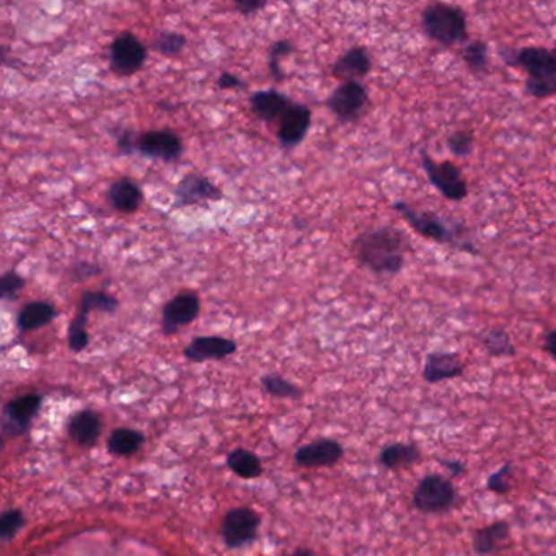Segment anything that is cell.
<instances>
[{
    "instance_id": "d6a6232c",
    "label": "cell",
    "mask_w": 556,
    "mask_h": 556,
    "mask_svg": "<svg viewBox=\"0 0 556 556\" xmlns=\"http://www.w3.org/2000/svg\"><path fill=\"white\" fill-rule=\"evenodd\" d=\"M511 475V464H504V465H502L498 472H494L493 475L488 478V482H486V488H488L490 491H493V493H509L512 488Z\"/></svg>"
},
{
    "instance_id": "44dd1931",
    "label": "cell",
    "mask_w": 556,
    "mask_h": 556,
    "mask_svg": "<svg viewBox=\"0 0 556 556\" xmlns=\"http://www.w3.org/2000/svg\"><path fill=\"white\" fill-rule=\"evenodd\" d=\"M509 537H511L509 524L506 520H498L473 532V550L476 555H491L494 552L502 550Z\"/></svg>"
},
{
    "instance_id": "f546056e",
    "label": "cell",
    "mask_w": 556,
    "mask_h": 556,
    "mask_svg": "<svg viewBox=\"0 0 556 556\" xmlns=\"http://www.w3.org/2000/svg\"><path fill=\"white\" fill-rule=\"evenodd\" d=\"M292 53H294V45H292V41H289V39H279V41H274V43L271 45L268 54V67L273 81H284V72L281 71L279 61H281L282 57H287L289 54Z\"/></svg>"
},
{
    "instance_id": "603a6c76",
    "label": "cell",
    "mask_w": 556,
    "mask_h": 556,
    "mask_svg": "<svg viewBox=\"0 0 556 556\" xmlns=\"http://www.w3.org/2000/svg\"><path fill=\"white\" fill-rule=\"evenodd\" d=\"M421 460V450L416 444H404V442H395L388 444L380 450L378 462L387 470H402L416 465Z\"/></svg>"
},
{
    "instance_id": "9a60e30c",
    "label": "cell",
    "mask_w": 556,
    "mask_h": 556,
    "mask_svg": "<svg viewBox=\"0 0 556 556\" xmlns=\"http://www.w3.org/2000/svg\"><path fill=\"white\" fill-rule=\"evenodd\" d=\"M512 57H506L509 64H517L522 69L529 72V77L538 75H556V57L553 49L545 48H522L517 53L514 51Z\"/></svg>"
},
{
    "instance_id": "4316f807",
    "label": "cell",
    "mask_w": 556,
    "mask_h": 556,
    "mask_svg": "<svg viewBox=\"0 0 556 556\" xmlns=\"http://www.w3.org/2000/svg\"><path fill=\"white\" fill-rule=\"evenodd\" d=\"M185 46H187V36L181 35L178 31H170V30L157 31V35L153 36L151 41V49L165 57L177 56L183 51Z\"/></svg>"
},
{
    "instance_id": "83f0119b",
    "label": "cell",
    "mask_w": 556,
    "mask_h": 556,
    "mask_svg": "<svg viewBox=\"0 0 556 556\" xmlns=\"http://www.w3.org/2000/svg\"><path fill=\"white\" fill-rule=\"evenodd\" d=\"M229 466L242 478H255L261 473L260 460L248 450L237 448L229 456Z\"/></svg>"
},
{
    "instance_id": "ee69618b",
    "label": "cell",
    "mask_w": 556,
    "mask_h": 556,
    "mask_svg": "<svg viewBox=\"0 0 556 556\" xmlns=\"http://www.w3.org/2000/svg\"><path fill=\"white\" fill-rule=\"evenodd\" d=\"M291 556H314V553H310L308 550H299V552H296L294 555Z\"/></svg>"
},
{
    "instance_id": "e0dca14e",
    "label": "cell",
    "mask_w": 556,
    "mask_h": 556,
    "mask_svg": "<svg viewBox=\"0 0 556 556\" xmlns=\"http://www.w3.org/2000/svg\"><path fill=\"white\" fill-rule=\"evenodd\" d=\"M107 199L117 213L133 214L143 204V188L133 178H117L109 185Z\"/></svg>"
},
{
    "instance_id": "7bdbcfd3",
    "label": "cell",
    "mask_w": 556,
    "mask_h": 556,
    "mask_svg": "<svg viewBox=\"0 0 556 556\" xmlns=\"http://www.w3.org/2000/svg\"><path fill=\"white\" fill-rule=\"evenodd\" d=\"M545 350L550 352V356L556 361V332L548 333L545 336Z\"/></svg>"
},
{
    "instance_id": "2e32d148",
    "label": "cell",
    "mask_w": 556,
    "mask_h": 556,
    "mask_svg": "<svg viewBox=\"0 0 556 556\" xmlns=\"http://www.w3.org/2000/svg\"><path fill=\"white\" fill-rule=\"evenodd\" d=\"M372 67L370 54L366 48H351L333 64V75L343 82H359Z\"/></svg>"
},
{
    "instance_id": "3957f363",
    "label": "cell",
    "mask_w": 556,
    "mask_h": 556,
    "mask_svg": "<svg viewBox=\"0 0 556 556\" xmlns=\"http://www.w3.org/2000/svg\"><path fill=\"white\" fill-rule=\"evenodd\" d=\"M458 494L454 483L446 476H424L413 491V506L422 514H446L457 504Z\"/></svg>"
},
{
    "instance_id": "4dcf8cb0",
    "label": "cell",
    "mask_w": 556,
    "mask_h": 556,
    "mask_svg": "<svg viewBox=\"0 0 556 556\" xmlns=\"http://www.w3.org/2000/svg\"><path fill=\"white\" fill-rule=\"evenodd\" d=\"M27 286V279L20 276L15 269H9L0 278V297L4 300H17L23 287Z\"/></svg>"
},
{
    "instance_id": "60d3db41",
    "label": "cell",
    "mask_w": 556,
    "mask_h": 556,
    "mask_svg": "<svg viewBox=\"0 0 556 556\" xmlns=\"http://www.w3.org/2000/svg\"><path fill=\"white\" fill-rule=\"evenodd\" d=\"M266 5H268L266 0H237L235 2V9L239 10V13L243 17H253Z\"/></svg>"
},
{
    "instance_id": "74e56055",
    "label": "cell",
    "mask_w": 556,
    "mask_h": 556,
    "mask_svg": "<svg viewBox=\"0 0 556 556\" xmlns=\"http://www.w3.org/2000/svg\"><path fill=\"white\" fill-rule=\"evenodd\" d=\"M101 274V268L93 261H77L69 269V278L74 282H82L85 279L93 278Z\"/></svg>"
},
{
    "instance_id": "cb8c5ba5",
    "label": "cell",
    "mask_w": 556,
    "mask_h": 556,
    "mask_svg": "<svg viewBox=\"0 0 556 556\" xmlns=\"http://www.w3.org/2000/svg\"><path fill=\"white\" fill-rule=\"evenodd\" d=\"M39 404H41V398L38 395H23L7 404L5 414L9 418V424L13 432L25 430L28 422L33 420V416L38 412Z\"/></svg>"
},
{
    "instance_id": "30bf717a",
    "label": "cell",
    "mask_w": 556,
    "mask_h": 556,
    "mask_svg": "<svg viewBox=\"0 0 556 556\" xmlns=\"http://www.w3.org/2000/svg\"><path fill=\"white\" fill-rule=\"evenodd\" d=\"M422 165L430 183L447 199L460 201L466 196L465 179L462 178V173L454 163L450 161L436 163L430 161L428 153H422Z\"/></svg>"
},
{
    "instance_id": "e575fe53",
    "label": "cell",
    "mask_w": 556,
    "mask_h": 556,
    "mask_svg": "<svg viewBox=\"0 0 556 556\" xmlns=\"http://www.w3.org/2000/svg\"><path fill=\"white\" fill-rule=\"evenodd\" d=\"M263 386L268 390L269 394L274 396H297L299 390L292 384H289L282 377L266 376L263 377Z\"/></svg>"
},
{
    "instance_id": "f1b7e54d",
    "label": "cell",
    "mask_w": 556,
    "mask_h": 556,
    "mask_svg": "<svg viewBox=\"0 0 556 556\" xmlns=\"http://www.w3.org/2000/svg\"><path fill=\"white\" fill-rule=\"evenodd\" d=\"M483 346L491 356H496V358L516 354V348L512 344L511 338L502 330H491L486 333L483 336Z\"/></svg>"
},
{
    "instance_id": "f6af8a7d",
    "label": "cell",
    "mask_w": 556,
    "mask_h": 556,
    "mask_svg": "<svg viewBox=\"0 0 556 556\" xmlns=\"http://www.w3.org/2000/svg\"><path fill=\"white\" fill-rule=\"evenodd\" d=\"M553 53H555V57H556V45H555V49H553Z\"/></svg>"
},
{
    "instance_id": "4fadbf2b",
    "label": "cell",
    "mask_w": 556,
    "mask_h": 556,
    "mask_svg": "<svg viewBox=\"0 0 556 556\" xmlns=\"http://www.w3.org/2000/svg\"><path fill=\"white\" fill-rule=\"evenodd\" d=\"M260 526V519L255 512L247 508L233 509L225 516L222 535L229 547H242L253 540Z\"/></svg>"
},
{
    "instance_id": "d4e9b609",
    "label": "cell",
    "mask_w": 556,
    "mask_h": 556,
    "mask_svg": "<svg viewBox=\"0 0 556 556\" xmlns=\"http://www.w3.org/2000/svg\"><path fill=\"white\" fill-rule=\"evenodd\" d=\"M100 430H101V420L95 412H82L74 416V420L69 426V432L75 442L81 446H93L99 439Z\"/></svg>"
},
{
    "instance_id": "8d00e7d4",
    "label": "cell",
    "mask_w": 556,
    "mask_h": 556,
    "mask_svg": "<svg viewBox=\"0 0 556 556\" xmlns=\"http://www.w3.org/2000/svg\"><path fill=\"white\" fill-rule=\"evenodd\" d=\"M139 135L131 127H121L117 131V147L121 155H133L137 152Z\"/></svg>"
},
{
    "instance_id": "7402d4cb",
    "label": "cell",
    "mask_w": 556,
    "mask_h": 556,
    "mask_svg": "<svg viewBox=\"0 0 556 556\" xmlns=\"http://www.w3.org/2000/svg\"><path fill=\"white\" fill-rule=\"evenodd\" d=\"M395 209L400 211L404 215V219L413 225V229L422 237H430L439 242H450L452 235L447 230V227L440 222L439 219L430 214H422L413 211L412 207L406 206L404 203H395Z\"/></svg>"
},
{
    "instance_id": "5bb4252c",
    "label": "cell",
    "mask_w": 556,
    "mask_h": 556,
    "mask_svg": "<svg viewBox=\"0 0 556 556\" xmlns=\"http://www.w3.org/2000/svg\"><path fill=\"white\" fill-rule=\"evenodd\" d=\"M237 351V343L224 336H196L183 351L185 358L193 362L209 359H224Z\"/></svg>"
},
{
    "instance_id": "6da1fadb",
    "label": "cell",
    "mask_w": 556,
    "mask_h": 556,
    "mask_svg": "<svg viewBox=\"0 0 556 556\" xmlns=\"http://www.w3.org/2000/svg\"><path fill=\"white\" fill-rule=\"evenodd\" d=\"M358 261L376 274H398L408 248L406 237L394 227H382L359 235L352 243Z\"/></svg>"
},
{
    "instance_id": "b9f144b4",
    "label": "cell",
    "mask_w": 556,
    "mask_h": 556,
    "mask_svg": "<svg viewBox=\"0 0 556 556\" xmlns=\"http://www.w3.org/2000/svg\"><path fill=\"white\" fill-rule=\"evenodd\" d=\"M439 464L444 468H447L448 473L452 476L464 475L466 472L465 464L462 460H444V458H440Z\"/></svg>"
},
{
    "instance_id": "484cf974",
    "label": "cell",
    "mask_w": 556,
    "mask_h": 556,
    "mask_svg": "<svg viewBox=\"0 0 556 556\" xmlns=\"http://www.w3.org/2000/svg\"><path fill=\"white\" fill-rule=\"evenodd\" d=\"M143 438L141 432L133 430H117L109 436L108 448L115 456H131L143 446Z\"/></svg>"
},
{
    "instance_id": "8fae6325",
    "label": "cell",
    "mask_w": 556,
    "mask_h": 556,
    "mask_svg": "<svg viewBox=\"0 0 556 556\" xmlns=\"http://www.w3.org/2000/svg\"><path fill=\"white\" fill-rule=\"evenodd\" d=\"M312 125V111L302 103H292L278 126V141L282 149H296L304 143Z\"/></svg>"
},
{
    "instance_id": "ffe728a7",
    "label": "cell",
    "mask_w": 556,
    "mask_h": 556,
    "mask_svg": "<svg viewBox=\"0 0 556 556\" xmlns=\"http://www.w3.org/2000/svg\"><path fill=\"white\" fill-rule=\"evenodd\" d=\"M57 307L48 300H31L17 314V328L22 333L35 332L57 318Z\"/></svg>"
},
{
    "instance_id": "9c48e42d",
    "label": "cell",
    "mask_w": 556,
    "mask_h": 556,
    "mask_svg": "<svg viewBox=\"0 0 556 556\" xmlns=\"http://www.w3.org/2000/svg\"><path fill=\"white\" fill-rule=\"evenodd\" d=\"M201 312V300L196 292L183 291L163 307L161 330L165 334H175L181 326L195 322Z\"/></svg>"
},
{
    "instance_id": "ab89813d",
    "label": "cell",
    "mask_w": 556,
    "mask_h": 556,
    "mask_svg": "<svg viewBox=\"0 0 556 556\" xmlns=\"http://www.w3.org/2000/svg\"><path fill=\"white\" fill-rule=\"evenodd\" d=\"M217 87L221 90H247L248 83L242 81L239 75L230 74V72H222L217 79Z\"/></svg>"
},
{
    "instance_id": "1f68e13d",
    "label": "cell",
    "mask_w": 556,
    "mask_h": 556,
    "mask_svg": "<svg viewBox=\"0 0 556 556\" xmlns=\"http://www.w3.org/2000/svg\"><path fill=\"white\" fill-rule=\"evenodd\" d=\"M527 93L535 99H547L556 93V75L529 77L526 82Z\"/></svg>"
},
{
    "instance_id": "8992f818",
    "label": "cell",
    "mask_w": 556,
    "mask_h": 556,
    "mask_svg": "<svg viewBox=\"0 0 556 556\" xmlns=\"http://www.w3.org/2000/svg\"><path fill=\"white\" fill-rule=\"evenodd\" d=\"M369 107V93L361 82H343L326 99V108L340 123H352Z\"/></svg>"
},
{
    "instance_id": "d6986e66",
    "label": "cell",
    "mask_w": 556,
    "mask_h": 556,
    "mask_svg": "<svg viewBox=\"0 0 556 556\" xmlns=\"http://www.w3.org/2000/svg\"><path fill=\"white\" fill-rule=\"evenodd\" d=\"M343 457V447L336 440L322 439L299 448L296 462L302 466L334 465Z\"/></svg>"
},
{
    "instance_id": "d590c367",
    "label": "cell",
    "mask_w": 556,
    "mask_h": 556,
    "mask_svg": "<svg viewBox=\"0 0 556 556\" xmlns=\"http://www.w3.org/2000/svg\"><path fill=\"white\" fill-rule=\"evenodd\" d=\"M447 145L454 155L465 157L473 147V135L470 131H457L448 137Z\"/></svg>"
},
{
    "instance_id": "ba28073f",
    "label": "cell",
    "mask_w": 556,
    "mask_h": 556,
    "mask_svg": "<svg viewBox=\"0 0 556 556\" xmlns=\"http://www.w3.org/2000/svg\"><path fill=\"white\" fill-rule=\"evenodd\" d=\"M173 209H183L221 201L224 193L211 179L191 171L179 179L178 185L173 189Z\"/></svg>"
},
{
    "instance_id": "ac0fdd59",
    "label": "cell",
    "mask_w": 556,
    "mask_h": 556,
    "mask_svg": "<svg viewBox=\"0 0 556 556\" xmlns=\"http://www.w3.org/2000/svg\"><path fill=\"white\" fill-rule=\"evenodd\" d=\"M464 364L454 352H430L424 362L422 377L428 384H439L448 378H457L464 374Z\"/></svg>"
},
{
    "instance_id": "52a82bcc",
    "label": "cell",
    "mask_w": 556,
    "mask_h": 556,
    "mask_svg": "<svg viewBox=\"0 0 556 556\" xmlns=\"http://www.w3.org/2000/svg\"><path fill=\"white\" fill-rule=\"evenodd\" d=\"M183 151L185 147L181 137L169 127L149 129L139 135L137 153H141L145 159L173 163L179 161Z\"/></svg>"
},
{
    "instance_id": "5b68a950",
    "label": "cell",
    "mask_w": 556,
    "mask_h": 556,
    "mask_svg": "<svg viewBox=\"0 0 556 556\" xmlns=\"http://www.w3.org/2000/svg\"><path fill=\"white\" fill-rule=\"evenodd\" d=\"M147 56V46L135 33L123 31L109 46V67L119 77H129L143 69Z\"/></svg>"
},
{
    "instance_id": "836d02e7",
    "label": "cell",
    "mask_w": 556,
    "mask_h": 556,
    "mask_svg": "<svg viewBox=\"0 0 556 556\" xmlns=\"http://www.w3.org/2000/svg\"><path fill=\"white\" fill-rule=\"evenodd\" d=\"M464 59L465 63L475 69V71H483L488 65V48L483 41H473L466 46L464 51Z\"/></svg>"
},
{
    "instance_id": "277c9868",
    "label": "cell",
    "mask_w": 556,
    "mask_h": 556,
    "mask_svg": "<svg viewBox=\"0 0 556 556\" xmlns=\"http://www.w3.org/2000/svg\"><path fill=\"white\" fill-rule=\"evenodd\" d=\"M119 307L117 297L109 296L105 291H85L81 296L79 310L75 318L72 320L67 334L69 348L74 352H81L89 346V333H87V320L89 314L99 310L103 314H115Z\"/></svg>"
},
{
    "instance_id": "7c38bea8",
    "label": "cell",
    "mask_w": 556,
    "mask_h": 556,
    "mask_svg": "<svg viewBox=\"0 0 556 556\" xmlns=\"http://www.w3.org/2000/svg\"><path fill=\"white\" fill-rule=\"evenodd\" d=\"M248 103H250L251 113L258 119L268 125H274V123L279 125L294 101L284 93H281L279 90L268 89L253 91L248 97Z\"/></svg>"
},
{
    "instance_id": "7a4b0ae2",
    "label": "cell",
    "mask_w": 556,
    "mask_h": 556,
    "mask_svg": "<svg viewBox=\"0 0 556 556\" xmlns=\"http://www.w3.org/2000/svg\"><path fill=\"white\" fill-rule=\"evenodd\" d=\"M422 28L440 45H457L466 39V18L462 10L447 4H432L422 10Z\"/></svg>"
},
{
    "instance_id": "f35d334b",
    "label": "cell",
    "mask_w": 556,
    "mask_h": 556,
    "mask_svg": "<svg viewBox=\"0 0 556 556\" xmlns=\"http://www.w3.org/2000/svg\"><path fill=\"white\" fill-rule=\"evenodd\" d=\"M23 526V517L22 512L9 511L2 516L0 520V537L4 542H7L10 538L17 534L18 529Z\"/></svg>"
}]
</instances>
